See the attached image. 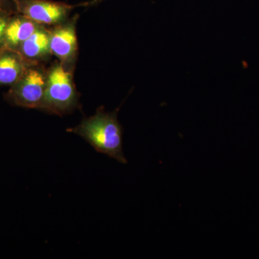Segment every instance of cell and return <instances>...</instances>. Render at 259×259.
<instances>
[{"label":"cell","instance_id":"obj_1","mask_svg":"<svg viewBox=\"0 0 259 259\" xmlns=\"http://www.w3.org/2000/svg\"><path fill=\"white\" fill-rule=\"evenodd\" d=\"M68 131L81 136L98 152L123 164L127 163L122 150V127L117 120V110L111 113L98 110L95 115Z\"/></svg>","mask_w":259,"mask_h":259},{"label":"cell","instance_id":"obj_2","mask_svg":"<svg viewBox=\"0 0 259 259\" xmlns=\"http://www.w3.org/2000/svg\"><path fill=\"white\" fill-rule=\"evenodd\" d=\"M78 103L72 70L66 69L59 61L56 62L47 71L45 93L39 110L62 115L74 110Z\"/></svg>","mask_w":259,"mask_h":259},{"label":"cell","instance_id":"obj_3","mask_svg":"<svg viewBox=\"0 0 259 259\" xmlns=\"http://www.w3.org/2000/svg\"><path fill=\"white\" fill-rule=\"evenodd\" d=\"M38 65H30L23 76L10 86L6 95L8 102L18 107L40 109L45 93L47 71Z\"/></svg>","mask_w":259,"mask_h":259},{"label":"cell","instance_id":"obj_4","mask_svg":"<svg viewBox=\"0 0 259 259\" xmlns=\"http://www.w3.org/2000/svg\"><path fill=\"white\" fill-rule=\"evenodd\" d=\"M17 13L44 25H56L69 18L74 5L51 0H14Z\"/></svg>","mask_w":259,"mask_h":259},{"label":"cell","instance_id":"obj_5","mask_svg":"<svg viewBox=\"0 0 259 259\" xmlns=\"http://www.w3.org/2000/svg\"><path fill=\"white\" fill-rule=\"evenodd\" d=\"M77 17L56 25L50 30V49L52 55L66 69H74L78 54L76 35Z\"/></svg>","mask_w":259,"mask_h":259},{"label":"cell","instance_id":"obj_6","mask_svg":"<svg viewBox=\"0 0 259 259\" xmlns=\"http://www.w3.org/2000/svg\"><path fill=\"white\" fill-rule=\"evenodd\" d=\"M24 59L30 64H39L47 60L52 54L50 49V30L40 25L20 46L18 50Z\"/></svg>","mask_w":259,"mask_h":259},{"label":"cell","instance_id":"obj_7","mask_svg":"<svg viewBox=\"0 0 259 259\" xmlns=\"http://www.w3.org/2000/svg\"><path fill=\"white\" fill-rule=\"evenodd\" d=\"M40 25L20 13L12 15L5 30L2 49L18 51L20 46L31 36Z\"/></svg>","mask_w":259,"mask_h":259},{"label":"cell","instance_id":"obj_8","mask_svg":"<svg viewBox=\"0 0 259 259\" xmlns=\"http://www.w3.org/2000/svg\"><path fill=\"white\" fill-rule=\"evenodd\" d=\"M18 51L0 50V86H12L24 74L30 65Z\"/></svg>","mask_w":259,"mask_h":259},{"label":"cell","instance_id":"obj_9","mask_svg":"<svg viewBox=\"0 0 259 259\" xmlns=\"http://www.w3.org/2000/svg\"><path fill=\"white\" fill-rule=\"evenodd\" d=\"M13 14V13H10L8 10L0 7V50L3 48L5 30L8 26L10 17Z\"/></svg>","mask_w":259,"mask_h":259},{"label":"cell","instance_id":"obj_10","mask_svg":"<svg viewBox=\"0 0 259 259\" xmlns=\"http://www.w3.org/2000/svg\"><path fill=\"white\" fill-rule=\"evenodd\" d=\"M0 7L8 10L13 14L17 13L14 0H0Z\"/></svg>","mask_w":259,"mask_h":259},{"label":"cell","instance_id":"obj_11","mask_svg":"<svg viewBox=\"0 0 259 259\" xmlns=\"http://www.w3.org/2000/svg\"><path fill=\"white\" fill-rule=\"evenodd\" d=\"M105 1V0H91V1L89 2L88 3H84V4H82V6H95V5L100 4L102 2Z\"/></svg>","mask_w":259,"mask_h":259}]
</instances>
